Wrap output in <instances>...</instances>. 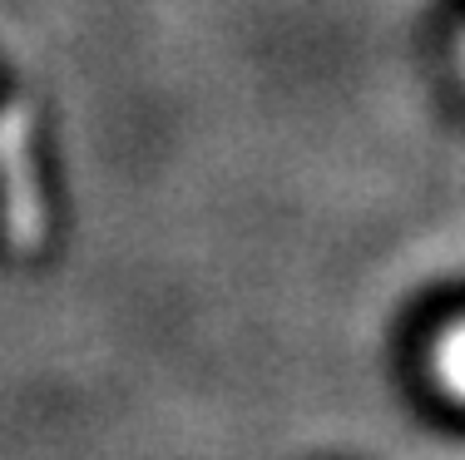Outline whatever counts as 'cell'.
Returning <instances> with one entry per match:
<instances>
[{
	"label": "cell",
	"instance_id": "obj_1",
	"mask_svg": "<svg viewBox=\"0 0 465 460\" xmlns=\"http://www.w3.org/2000/svg\"><path fill=\"white\" fill-rule=\"evenodd\" d=\"M0 228L25 258L40 253L50 233V208L30 153V109L20 100H0Z\"/></svg>",
	"mask_w": 465,
	"mask_h": 460
},
{
	"label": "cell",
	"instance_id": "obj_2",
	"mask_svg": "<svg viewBox=\"0 0 465 460\" xmlns=\"http://www.w3.org/2000/svg\"><path fill=\"white\" fill-rule=\"evenodd\" d=\"M436 371H440V381H446L450 391H460V396H465V327H460L456 337H450L446 347H440Z\"/></svg>",
	"mask_w": 465,
	"mask_h": 460
}]
</instances>
